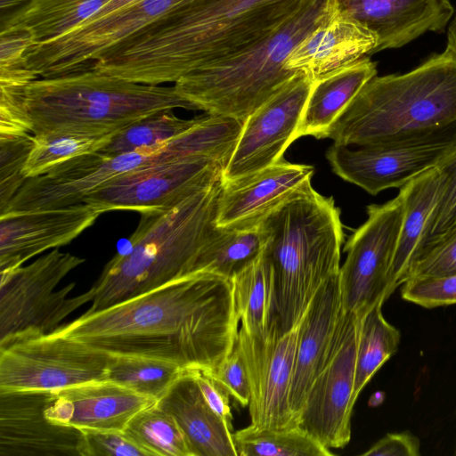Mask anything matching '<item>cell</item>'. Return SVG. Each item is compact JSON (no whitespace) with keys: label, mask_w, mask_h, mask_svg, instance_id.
I'll return each instance as SVG.
<instances>
[{"label":"cell","mask_w":456,"mask_h":456,"mask_svg":"<svg viewBox=\"0 0 456 456\" xmlns=\"http://www.w3.org/2000/svg\"><path fill=\"white\" fill-rule=\"evenodd\" d=\"M239 322L231 280L198 273L85 313L50 334L110 354L145 356L184 370L214 371L231 352Z\"/></svg>","instance_id":"1"},{"label":"cell","mask_w":456,"mask_h":456,"mask_svg":"<svg viewBox=\"0 0 456 456\" xmlns=\"http://www.w3.org/2000/svg\"><path fill=\"white\" fill-rule=\"evenodd\" d=\"M309 0H192L122 43L114 54L126 80L162 85L258 44Z\"/></svg>","instance_id":"2"},{"label":"cell","mask_w":456,"mask_h":456,"mask_svg":"<svg viewBox=\"0 0 456 456\" xmlns=\"http://www.w3.org/2000/svg\"><path fill=\"white\" fill-rule=\"evenodd\" d=\"M263 255L273 282L278 329L284 334L301 320L320 286L339 273L344 233L332 197L311 182L296 190L260 220Z\"/></svg>","instance_id":"3"},{"label":"cell","mask_w":456,"mask_h":456,"mask_svg":"<svg viewBox=\"0 0 456 456\" xmlns=\"http://www.w3.org/2000/svg\"><path fill=\"white\" fill-rule=\"evenodd\" d=\"M223 178L166 211L141 214L129 249L115 255L89 289L86 313L196 273L200 254L218 226L216 216Z\"/></svg>","instance_id":"4"},{"label":"cell","mask_w":456,"mask_h":456,"mask_svg":"<svg viewBox=\"0 0 456 456\" xmlns=\"http://www.w3.org/2000/svg\"><path fill=\"white\" fill-rule=\"evenodd\" d=\"M454 124L456 58L444 51L406 73L373 77L326 138L366 146L425 136Z\"/></svg>","instance_id":"5"},{"label":"cell","mask_w":456,"mask_h":456,"mask_svg":"<svg viewBox=\"0 0 456 456\" xmlns=\"http://www.w3.org/2000/svg\"><path fill=\"white\" fill-rule=\"evenodd\" d=\"M24 107L33 134H105L162 110H196L174 86L131 82L94 69L33 80L25 88Z\"/></svg>","instance_id":"6"},{"label":"cell","mask_w":456,"mask_h":456,"mask_svg":"<svg viewBox=\"0 0 456 456\" xmlns=\"http://www.w3.org/2000/svg\"><path fill=\"white\" fill-rule=\"evenodd\" d=\"M335 11V0H309L271 36L237 55L182 77L174 87L196 110L232 117L244 123L297 74L285 68L289 54Z\"/></svg>","instance_id":"7"},{"label":"cell","mask_w":456,"mask_h":456,"mask_svg":"<svg viewBox=\"0 0 456 456\" xmlns=\"http://www.w3.org/2000/svg\"><path fill=\"white\" fill-rule=\"evenodd\" d=\"M85 258L53 248L31 264L1 273L0 348L53 332L92 292L68 297L75 282L56 288Z\"/></svg>","instance_id":"8"},{"label":"cell","mask_w":456,"mask_h":456,"mask_svg":"<svg viewBox=\"0 0 456 456\" xmlns=\"http://www.w3.org/2000/svg\"><path fill=\"white\" fill-rule=\"evenodd\" d=\"M191 1L136 0L97 20L83 22L31 46L24 55V65L42 78L91 70L107 52Z\"/></svg>","instance_id":"9"},{"label":"cell","mask_w":456,"mask_h":456,"mask_svg":"<svg viewBox=\"0 0 456 456\" xmlns=\"http://www.w3.org/2000/svg\"><path fill=\"white\" fill-rule=\"evenodd\" d=\"M112 354L53 334L0 348V391L56 392L108 380Z\"/></svg>","instance_id":"10"},{"label":"cell","mask_w":456,"mask_h":456,"mask_svg":"<svg viewBox=\"0 0 456 456\" xmlns=\"http://www.w3.org/2000/svg\"><path fill=\"white\" fill-rule=\"evenodd\" d=\"M367 215L346 242V258L338 275L342 307L358 315L383 304L395 291L392 265L403 216L401 194L369 205Z\"/></svg>","instance_id":"11"},{"label":"cell","mask_w":456,"mask_h":456,"mask_svg":"<svg viewBox=\"0 0 456 456\" xmlns=\"http://www.w3.org/2000/svg\"><path fill=\"white\" fill-rule=\"evenodd\" d=\"M171 159L172 151L167 143L119 154H84L28 178L8 203L7 212L19 215L81 203L123 174Z\"/></svg>","instance_id":"12"},{"label":"cell","mask_w":456,"mask_h":456,"mask_svg":"<svg viewBox=\"0 0 456 456\" xmlns=\"http://www.w3.org/2000/svg\"><path fill=\"white\" fill-rule=\"evenodd\" d=\"M456 144V124L403 141L359 146L334 143L326 152L333 173L371 195L401 188L435 167Z\"/></svg>","instance_id":"13"},{"label":"cell","mask_w":456,"mask_h":456,"mask_svg":"<svg viewBox=\"0 0 456 456\" xmlns=\"http://www.w3.org/2000/svg\"><path fill=\"white\" fill-rule=\"evenodd\" d=\"M362 315L343 311L331 354L314 379L298 422L328 449L342 448L351 438V417L360 322Z\"/></svg>","instance_id":"14"},{"label":"cell","mask_w":456,"mask_h":456,"mask_svg":"<svg viewBox=\"0 0 456 456\" xmlns=\"http://www.w3.org/2000/svg\"><path fill=\"white\" fill-rule=\"evenodd\" d=\"M224 167L208 159H182L142 167L113 179L83 202L103 213L166 211L223 178Z\"/></svg>","instance_id":"15"},{"label":"cell","mask_w":456,"mask_h":456,"mask_svg":"<svg viewBox=\"0 0 456 456\" xmlns=\"http://www.w3.org/2000/svg\"><path fill=\"white\" fill-rule=\"evenodd\" d=\"M299 322L284 334L280 333L277 323L265 334L239 329L238 341L250 386V424L255 427L282 428L299 425L289 405Z\"/></svg>","instance_id":"16"},{"label":"cell","mask_w":456,"mask_h":456,"mask_svg":"<svg viewBox=\"0 0 456 456\" xmlns=\"http://www.w3.org/2000/svg\"><path fill=\"white\" fill-rule=\"evenodd\" d=\"M313 83L305 75L296 74L244 121L223 182L253 174L283 159L294 141Z\"/></svg>","instance_id":"17"},{"label":"cell","mask_w":456,"mask_h":456,"mask_svg":"<svg viewBox=\"0 0 456 456\" xmlns=\"http://www.w3.org/2000/svg\"><path fill=\"white\" fill-rule=\"evenodd\" d=\"M50 394L0 391V456H83V430L46 417Z\"/></svg>","instance_id":"18"},{"label":"cell","mask_w":456,"mask_h":456,"mask_svg":"<svg viewBox=\"0 0 456 456\" xmlns=\"http://www.w3.org/2000/svg\"><path fill=\"white\" fill-rule=\"evenodd\" d=\"M102 214V208L81 202L0 217V272L21 266L48 249L69 243Z\"/></svg>","instance_id":"19"},{"label":"cell","mask_w":456,"mask_h":456,"mask_svg":"<svg viewBox=\"0 0 456 456\" xmlns=\"http://www.w3.org/2000/svg\"><path fill=\"white\" fill-rule=\"evenodd\" d=\"M158 402L110 380L95 381L51 392L45 415L79 429L124 431L135 415Z\"/></svg>","instance_id":"20"},{"label":"cell","mask_w":456,"mask_h":456,"mask_svg":"<svg viewBox=\"0 0 456 456\" xmlns=\"http://www.w3.org/2000/svg\"><path fill=\"white\" fill-rule=\"evenodd\" d=\"M338 275H332L320 286L299 322L289 391L290 410L297 421L307 394L326 365L338 336L344 311Z\"/></svg>","instance_id":"21"},{"label":"cell","mask_w":456,"mask_h":456,"mask_svg":"<svg viewBox=\"0 0 456 456\" xmlns=\"http://www.w3.org/2000/svg\"><path fill=\"white\" fill-rule=\"evenodd\" d=\"M335 5L377 36L376 53L443 31L454 13L450 0H335Z\"/></svg>","instance_id":"22"},{"label":"cell","mask_w":456,"mask_h":456,"mask_svg":"<svg viewBox=\"0 0 456 456\" xmlns=\"http://www.w3.org/2000/svg\"><path fill=\"white\" fill-rule=\"evenodd\" d=\"M314 168L284 159L253 174L223 182L216 224H255L296 190L311 182Z\"/></svg>","instance_id":"23"},{"label":"cell","mask_w":456,"mask_h":456,"mask_svg":"<svg viewBox=\"0 0 456 456\" xmlns=\"http://www.w3.org/2000/svg\"><path fill=\"white\" fill-rule=\"evenodd\" d=\"M377 47L372 31L336 9L294 48L285 68L314 81L376 53Z\"/></svg>","instance_id":"24"},{"label":"cell","mask_w":456,"mask_h":456,"mask_svg":"<svg viewBox=\"0 0 456 456\" xmlns=\"http://www.w3.org/2000/svg\"><path fill=\"white\" fill-rule=\"evenodd\" d=\"M158 405L175 419L192 456H238L232 428L208 404L190 370L174 382Z\"/></svg>","instance_id":"25"},{"label":"cell","mask_w":456,"mask_h":456,"mask_svg":"<svg viewBox=\"0 0 456 456\" xmlns=\"http://www.w3.org/2000/svg\"><path fill=\"white\" fill-rule=\"evenodd\" d=\"M444 183V175L435 167L400 188L399 193L403 200V216L392 265V283L395 289L405 282L411 266L423 249Z\"/></svg>","instance_id":"26"},{"label":"cell","mask_w":456,"mask_h":456,"mask_svg":"<svg viewBox=\"0 0 456 456\" xmlns=\"http://www.w3.org/2000/svg\"><path fill=\"white\" fill-rule=\"evenodd\" d=\"M376 63L369 56L314 81L294 141L306 135H326L337 118L373 77Z\"/></svg>","instance_id":"27"},{"label":"cell","mask_w":456,"mask_h":456,"mask_svg":"<svg viewBox=\"0 0 456 456\" xmlns=\"http://www.w3.org/2000/svg\"><path fill=\"white\" fill-rule=\"evenodd\" d=\"M109 1L28 0L5 20H2L1 33L27 31L35 45H37L55 38L86 21Z\"/></svg>","instance_id":"28"},{"label":"cell","mask_w":456,"mask_h":456,"mask_svg":"<svg viewBox=\"0 0 456 456\" xmlns=\"http://www.w3.org/2000/svg\"><path fill=\"white\" fill-rule=\"evenodd\" d=\"M264 246L260 221L218 227L200 254L195 273H210L231 280L260 256Z\"/></svg>","instance_id":"29"},{"label":"cell","mask_w":456,"mask_h":456,"mask_svg":"<svg viewBox=\"0 0 456 456\" xmlns=\"http://www.w3.org/2000/svg\"><path fill=\"white\" fill-rule=\"evenodd\" d=\"M231 281L240 327L253 334L266 333L277 322L272 272L263 252Z\"/></svg>","instance_id":"30"},{"label":"cell","mask_w":456,"mask_h":456,"mask_svg":"<svg viewBox=\"0 0 456 456\" xmlns=\"http://www.w3.org/2000/svg\"><path fill=\"white\" fill-rule=\"evenodd\" d=\"M238 456H332L300 425L282 428L253 425L232 433Z\"/></svg>","instance_id":"31"},{"label":"cell","mask_w":456,"mask_h":456,"mask_svg":"<svg viewBox=\"0 0 456 456\" xmlns=\"http://www.w3.org/2000/svg\"><path fill=\"white\" fill-rule=\"evenodd\" d=\"M379 303L361 318L357 342L354 398L358 395L377 370L398 349L400 331L383 316Z\"/></svg>","instance_id":"32"},{"label":"cell","mask_w":456,"mask_h":456,"mask_svg":"<svg viewBox=\"0 0 456 456\" xmlns=\"http://www.w3.org/2000/svg\"><path fill=\"white\" fill-rule=\"evenodd\" d=\"M117 133L50 132L33 134V145L23 169L24 175L27 179L42 175L69 159L101 151Z\"/></svg>","instance_id":"33"},{"label":"cell","mask_w":456,"mask_h":456,"mask_svg":"<svg viewBox=\"0 0 456 456\" xmlns=\"http://www.w3.org/2000/svg\"><path fill=\"white\" fill-rule=\"evenodd\" d=\"M184 370L179 365L165 360L112 354L108 380L159 401Z\"/></svg>","instance_id":"34"},{"label":"cell","mask_w":456,"mask_h":456,"mask_svg":"<svg viewBox=\"0 0 456 456\" xmlns=\"http://www.w3.org/2000/svg\"><path fill=\"white\" fill-rule=\"evenodd\" d=\"M124 432L148 456H192L183 432L158 403L135 415Z\"/></svg>","instance_id":"35"},{"label":"cell","mask_w":456,"mask_h":456,"mask_svg":"<svg viewBox=\"0 0 456 456\" xmlns=\"http://www.w3.org/2000/svg\"><path fill=\"white\" fill-rule=\"evenodd\" d=\"M200 118H178L173 110H162L120 129L101 151L119 154L165 143L192 127Z\"/></svg>","instance_id":"36"},{"label":"cell","mask_w":456,"mask_h":456,"mask_svg":"<svg viewBox=\"0 0 456 456\" xmlns=\"http://www.w3.org/2000/svg\"><path fill=\"white\" fill-rule=\"evenodd\" d=\"M33 145L30 133L0 134V212L24 184V167Z\"/></svg>","instance_id":"37"},{"label":"cell","mask_w":456,"mask_h":456,"mask_svg":"<svg viewBox=\"0 0 456 456\" xmlns=\"http://www.w3.org/2000/svg\"><path fill=\"white\" fill-rule=\"evenodd\" d=\"M455 273L456 224L423 249L411 266L407 280Z\"/></svg>","instance_id":"38"},{"label":"cell","mask_w":456,"mask_h":456,"mask_svg":"<svg viewBox=\"0 0 456 456\" xmlns=\"http://www.w3.org/2000/svg\"><path fill=\"white\" fill-rule=\"evenodd\" d=\"M436 167L444 175V183L426 235L423 249L456 224V144Z\"/></svg>","instance_id":"39"},{"label":"cell","mask_w":456,"mask_h":456,"mask_svg":"<svg viewBox=\"0 0 456 456\" xmlns=\"http://www.w3.org/2000/svg\"><path fill=\"white\" fill-rule=\"evenodd\" d=\"M402 285V297L422 307L434 308L456 304V273L412 278Z\"/></svg>","instance_id":"40"},{"label":"cell","mask_w":456,"mask_h":456,"mask_svg":"<svg viewBox=\"0 0 456 456\" xmlns=\"http://www.w3.org/2000/svg\"><path fill=\"white\" fill-rule=\"evenodd\" d=\"M82 430L83 456H148L124 431Z\"/></svg>","instance_id":"41"},{"label":"cell","mask_w":456,"mask_h":456,"mask_svg":"<svg viewBox=\"0 0 456 456\" xmlns=\"http://www.w3.org/2000/svg\"><path fill=\"white\" fill-rule=\"evenodd\" d=\"M212 373L239 404L248 405L250 386L238 337L231 352Z\"/></svg>","instance_id":"42"},{"label":"cell","mask_w":456,"mask_h":456,"mask_svg":"<svg viewBox=\"0 0 456 456\" xmlns=\"http://www.w3.org/2000/svg\"><path fill=\"white\" fill-rule=\"evenodd\" d=\"M194 377L205 400L210 408L221 417L230 428H232V414L225 387L216 379L210 370L189 369Z\"/></svg>","instance_id":"43"},{"label":"cell","mask_w":456,"mask_h":456,"mask_svg":"<svg viewBox=\"0 0 456 456\" xmlns=\"http://www.w3.org/2000/svg\"><path fill=\"white\" fill-rule=\"evenodd\" d=\"M362 456H419L420 441L408 431L389 433L375 443Z\"/></svg>","instance_id":"44"},{"label":"cell","mask_w":456,"mask_h":456,"mask_svg":"<svg viewBox=\"0 0 456 456\" xmlns=\"http://www.w3.org/2000/svg\"><path fill=\"white\" fill-rule=\"evenodd\" d=\"M0 67L24 63V55L35 45L30 34L17 30L1 33Z\"/></svg>","instance_id":"45"},{"label":"cell","mask_w":456,"mask_h":456,"mask_svg":"<svg viewBox=\"0 0 456 456\" xmlns=\"http://www.w3.org/2000/svg\"><path fill=\"white\" fill-rule=\"evenodd\" d=\"M445 52L456 58V14L449 26Z\"/></svg>","instance_id":"46"},{"label":"cell","mask_w":456,"mask_h":456,"mask_svg":"<svg viewBox=\"0 0 456 456\" xmlns=\"http://www.w3.org/2000/svg\"><path fill=\"white\" fill-rule=\"evenodd\" d=\"M455 453H456V452H455Z\"/></svg>","instance_id":"47"}]
</instances>
